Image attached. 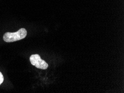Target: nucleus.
<instances>
[{
	"label": "nucleus",
	"mask_w": 124,
	"mask_h": 93,
	"mask_svg": "<svg viewBox=\"0 0 124 93\" xmlns=\"http://www.w3.org/2000/svg\"><path fill=\"white\" fill-rule=\"evenodd\" d=\"M27 31L22 28L15 33H6L3 35V40L6 42H12L20 40L25 38L27 36Z\"/></svg>",
	"instance_id": "nucleus-1"
},
{
	"label": "nucleus",
	"mask_w": 124,
	"mask_h": 93,
	"mask_svg": "<svg viewBox=\"0 0 124 93\" xmlns=\"http://www.w3.org/2000/svg\"><path fill=\"white\" fill-rule=\"evenodd\" d=\"M30 61L31 64L38 69L46 70L47 69L48 65L47 63L41 58L38 54L32 55L30 58Z\"/></svg>",
	"instance_id": "nucleus-2"
},
{
	"label": "nucleus",
	"mask_w": 124,
	"mask_h": 93,
	"mask_svg": "<svg viewBox=\"0 0 124 93\" xmlns=\"http://www.w3.org/2000/svg\"><path fill=\"white\" fill-rule=\"evenodd\" d=\"M3 79H4V78H3V76L1 72H0V85L3 83Z\"/></svg>",
	"instance_id": "nucleus-3"
}]
</instances>
